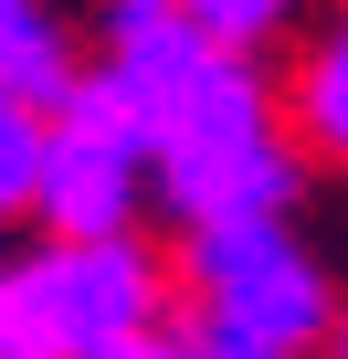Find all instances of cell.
Here are the masks:
<instances>
[{
  "label": "cell",
  "mask_w": 348,
  "mask_h": 359,
  "mask_svg": "<svg viewBox=\"0 0 348 359\" xmlns=\"http://www.w3.org/2000/svg\"><path fill=\"white\" fill-rule=\"evenodd\" d=\"M158 348V264L127 233H53L0 275V359H137Z\"/></svg>",
  "instance_id": "cell-1"
},
{
  "label": "cell",
  "mask_w": 348,
  "mask_h": 359,
  "mask_svg": "<svg viewBox=\"0 0 348 359\" xmlns=\"http://www.w3.org/2000/svg\"><path fill=\"white\" fill-rule=\"evenodd\" d=\"M190 285H201V317H190V348H222V359H285L306 338H327V275L285 243V212H253V222H190Z\"/></svg>",
  "instance_id": "cell-2"
},
{
  "label": "cell",
  "mask_w": 348,
  "mask_h": 359,
  "mask_svg": "<svg viewBox=\"0 0 348 359\" xmlns=\"http://www.w3.org/2000/svg\"><path fill=\"white\" fill-rule=\"evenodd\" d=\"M148 169H158V137H148V116L127 106V85H116V74H85V85L64 95L53 148H43V201H32V212H43L53 233H127Z\"/></svg>",
  "instance_id": "cell-3"
},
{
  "label": "cell",
  "mask_w": 348,
  "mask_h": 359,
  "mask_svg": "<svg viewBox=\"0 0 348 359\" xmlns=\"http://www.w3.org/2000/svg\"><path fill=\"white\" fill-rule=\"evenodd\" d=\"M169 180V212L180 222H253V212H285L295 201V148L285 137H253V148H222L201 169H158Z\"/></svg>",
  "instance_id": "cell-4"
},
{
  "label": "cell",
  "mask_w": 348,
  "mask_h": 359,
  "mask_svg": "<svg viewBox=\"0 0 348 359\" xmlns=\"http://www.w3.org/2000/svg\"><path fill=\"white\" fill-rule=\"evenodd\" d=\"M85 74H74V43L43 0H0V95H32V106H64Z\"/></svg>",
  "instance_id": "cell-5"
},
{
  "label": "cell",
  "mask_w": 348,
  "mask_h": 359,
  "mask_svg": "<svg viewBox=\"0 0 348 359\" xmlns=\"http://www.w3.org/2000/svg\"><path fill=\"white\" fill-rule=\"evenodd\" d=\"M295 116H306V137H316V148H337V158H348V22L306 53V74H295Z\"/></svg>",
  "instance_id": "cell-6"
},
{
  "label": "cell",
  "mask_w": 348,
  "mask_h": 359,
  "mask_svg": "<svg viewBox=\"0 0 348 359\" xmlns=\"http://www.w3.org/2000/svg\"><path fill=\"white\" fill-rule=\"evenodd\" d=\"M43 148H53V127L32 116V95H0V212L43 201Z\"/></svg>",
  "instance_id": "cell-7"
},
{
  "label": "cell",
  "mask_w": 348,
  "mask_h": 359,
  "mask_svg": "<svg viewBox=\"0 0 348 359\" xmlns=\"http://www.w3.org/2000/svg\"><path fill=\"white\" fill-rule=\"evenodd\" d=\"M180 11H190L201 32H222V43H243V53H253L264 32H285V22H295V0H180Z\"/></svg>",
  "instance_id": "cell-8"
},
{
  "label": "cell",
  "mask_w": 348,
  "mask_h": 359,
  "mask_svg": "<svg viewBox=\"0 0 348 359\" xmlns=\"http://www.w3.org/2000/svg\"><path fill=\"white\" fill-rule=\"evenodd\" d=\"M116 11H169V0H116Z\"/></svg>",
  "instance_id": "cell-9"
},
{
  "label": "cell",
  "mask_w": 348,
  "mask_h": 359,
  "mask_svg": "<svg viewBox=\"0 0 348 359\" xmlns=\"http://www.w3.org/2000/svg\"><path fill=\"white\" fill-rule=\"evenodd\" d=\"M337 348H348V317H337Z\"/></svg>",
  "instance_id": "cell-10"
}]
</instances>
